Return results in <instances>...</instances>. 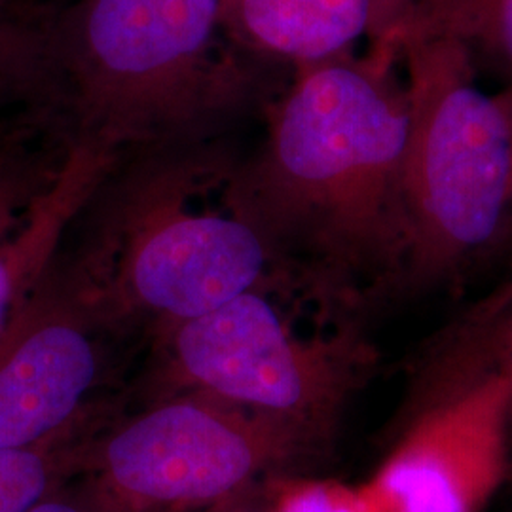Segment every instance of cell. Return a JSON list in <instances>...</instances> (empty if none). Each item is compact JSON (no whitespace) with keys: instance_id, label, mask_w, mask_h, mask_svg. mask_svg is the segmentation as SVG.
Returning a JSON list of instances; mask_svg holds the SVG:
<instances>
[{"instance_id":"1","label":"cell","mask_w":512,"mask_h":512,"mask_svg":"<svg viewBox=\"0 0 512 512\" xmlns=\"http://www.w3.org/2000/svg\"><path fill=\"white\" fill-rule=\"evenodd\" d=\"M399 59L368 52L294 69L264 145L222 177L226 209L323 293L344 294L406 255Z\"/></svg>"},{"instance_id":"7","label":"cell","mask_w":512,"mask_h":512,"mask_svg":"<svg viewBox=\"0 0 512 512\" xmlns=\"http://www.w3.org/2000/svg\"><path fill=\"white\" fill-rule=\"evenodd\" d=\"M105 329L73 260L57 256L0 334V448L38 444L92 410Z\"/></svg>"},{"instance_id":"11","label":"cell","mask_w":512,"mask_h":512,"mask_svg":"<svg viewBox=\"0 0 512 512\" xmlns=\"http://www.w3.org/2000/svg\"><path fill=\"white\" fill-rule=\"evenodd\" d=\"M50 0H0V118L27 116L61 126Z\"/></svg>"},{"instance_id":"8","label":"cell","mask_w":512,"mask_h":512,"mask_svg":"<svg viewBox=\"0 0 512 512\" xmlns=\"http://www.w3.org/2000/svg\"><path fill=\"white\" fill-rule=\"evenodd\" d=\"M511 376L488 372L425 410L366 484L374 512H484L507 476Z\"/></svg>"},{"instance_id":"10","label":"cell","mask_w":512,"mask_h":512,"mask_svg":"<svg viewBox=\"0 0 512 512\" xmlns=\"http://www.w3.org/2000/svg\"><path fill=\"white\" fill-rule=\"evenodd\" d=\"M224 19L247 54L294 69L353 54L370 37L372 0H224Z\"/></svg>"},{"instance_id":"5","label":"cell","mask_w":512,"mask_h":512,"mask_svg":"<svg viewBox=\"0 0 512 512\" xmlns=\"http://www.w3.org/2000/svg\"><path fill=\"white\" fill-rule=\"evenodd\" d=\"M158 336L165 397L200 395L274 416L323 444L372 366L359 334L298 336L256 291Z\"/></svg>"},{"instance_id":"19","label":"cell","mask_w":512,"mask_h":512,"mask_svg":"<svg viewBox=\"0 0 512 512\" xmlns=\"http://www.w3.org/2000/svg\"><path fill=\"white\" fill-rule=\"evenodd\" d=\"M46 124L37 118H25V116H10V118H0V150L14 143L19 137L42 131Z\"/></svg>"},{"instance_id":"4","label":"cell","mask_w":512,"mask_h":512,"mask_svg":"<svg viewBox=\"0 0 512 512\" xmlns=\"http://www.w3.org/2000/svg\"><path fill=\"white\" fill-rule=\"evenodd\" d=\"M408 137L406 262L439 279L480 253L512 213V95H486L456 38L410 27L401 40Z\"/></svg>"},{"instance_id":"20","label":"cell","mask_w":512,"mask_h":512,"mask_svg":"<svg viewBox=\"0 0 512 512\" xmlns=\"http://www.w3.org/2000/svg\"><path fill=\"white\" fill-rule=\"evenodd\" d=\"M503 366L507 368V372H509V376H511V385H512V336H511V348H509V355H507V361L503 363ZM511 435H512V393H511Z\"/></svg>"},{"instance_id":"16","label":"cell","mask_w":512,"mask_h":512,"mask_svg":"<svg viewBox=\"0 0 512 512\" xmlns=\"http://www.w3.org/2000/svg\"><path fill=\"white\" fill-rule=\"evenodd\" d=\"M25 512H135L90 473L76 476Z\"/></svg>"},{"instance_id":"12","label":"cell","mask_w":512,"mask_h":512,"mask_svg":"<svg viewBox=\"0 0 512 512\" xmlns=\"http://www.w3.org/2000/svg\"><path fill=\"white\" fill-rule=\"evenodd\" d=\"M99 408L33 446L0 448V512H25L65 482L84 475L99 435Z\"/></svg>"},{"instance_id":"18","label":"cell","mask_w":512,"mask_h":512,"mask_svg":"<svg viewBox=\"0 0 512 512\" xmlns=\"http://www.w3.org/2000/svg\"><path fill=\"white\" fill-rule=\"evenodd\" d=\"M260 486L253 490L238 495L234 499H228L217 507L205 512H274L270 503V490L266 486V492H258Z\"/></svg>"},{"instance_id":"14","label":"cell","mask_w":512,"mask_h":512,"mask_svg":"<svg viewBox=\"0 0 512 512\" xmlns=\"http://www.w3.org/2000/svg\"><path fill=\"white\" fill-rule=\"evenodd\" d=\"M29 133L0 150V239L10 236L25 217L31 203L54 181L65 156L33 147Z\"/></svg>"},{"instance_id":"2","label":"cell","mask_w":512,"mask_h":512,"mask_svg":"<svg viewBox=\"0 0 512 512\" xmlns=\"http://www.w3.org/2000/svg\"><path fill=\"white\" fill-rule=\"evenodd\" d=\"M224 0H73L57 10L67 141L118 156L190 147L251 93Z\"/></svg>"},{"instance_id":"6","label":"cell","mask_w":512,"mask_h":512,"mask_svg":"<svg viewBox=\"0 0 512 512\" xmlns=\"http://www.w3.org/2000/svg\"><path fill=\"white\" fill-rule=\"evenodd\" d=\"M323 446L289 421L173 395L97 435L86 473L131 511L205 512L279 478Z\"/></svg>"},{"instance_id":"13","label":"cell","mask_w":512,"mask_h":512,"mask_svg":"<svg viewBox=\"0 0 512 512\" xmlns=\"http://www.w3.org/2000/svg\"><path fill=\"white\" fill-rule=\"evenodd\" d=\"M412 27L456 38L503 74L512 93V0H433Z\"/></svg>"},{"instance_id":"15","label":"cell","mask_w":512,"mask_h":512,"mask_svg":"<svg viewBox=\"0 0 512 512\" xmlns=\"http://www.w3.org/2000/svg\"><path fill=\"white\" fill-rule=\"evenodd\" d=\"M268 490L274 512H374L363 486L279 476L268 482Z\"/></svg>"},{"instance_id":"3","label":"cell","mask_w":512,"mask_h":512,"mask_svg":"<svg viewBox=\"0 0 512 512\" xmlns=\"http://www.w3.org/2000/svg\"><path fill=\"white\" fill-rule=\"evenodd\" d=\"M192 147L137 154L99 192L101 219L73 264L109 329L141 321L162 334L239 294H268L287 275L224 203V213L194 205L217 165Z\"/></svg>"},{"instance_id":"9","label":"cell","mask_w":512,"mask_h":512,"mask_svg":"<svg viewBox=\"0 0 512 512\" xmlns=\"http://www.w3.org/2000/svg\"><path fill=\"white\" fill-rule=\"evenodd\" d=\"M120 162L122 156L97 143L69 141L54 181L31 203L18 228L0 239V334Z\"/></svg>"},{"instance_id":"17","label":"cell","mask_w":512,"mask_h":512,"mask_svg":"<svg viewBox=\"0 0 512 512\" xmlns=\"http://www.w3.org/2000/svg\"><path fill=\"white\" fill-rule=\"evenodd\" d=\"M433 0H372L374 21L370 31L372 54L401 57L403 35L427 12Z\"/></svg>"}]
</instances>
